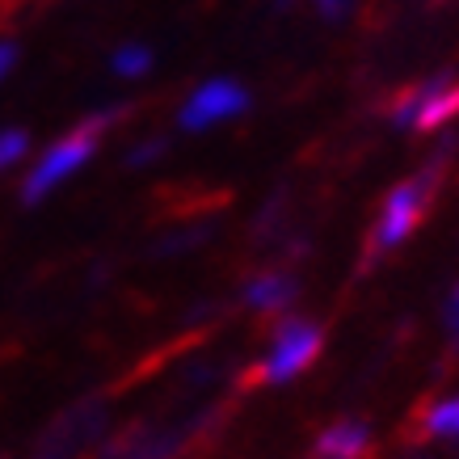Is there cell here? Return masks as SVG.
<instances>
[{
	"instance_id": "1",
	"label": "cell",
	"mask_w": 459,
	"mask_h": 459,
	"mask_svg": "<svg viewBox=\"0 0 459 459\" xmlns=\"http://www.w3.org/2000/svg\"><path fill=\"white\" fill-rule=\"evenodd\" d=\"M118 114L123 110L93 114V118H84V123L72 126L68 135L51 140L39 156H30L26 173H22V203H26V207H39V203H47V198L56 195L59 186H68L76 173H84L89 160L98 156L106 126L118 123Z\"/></svg>"
},
{
	"instance_id": "2",
	"label": "cell",
	"mask_w": 459,
	"mask_h": 459,
	"mask_svg": "<svg viewBox=\"0 0 459 459\" xmlns=\"http://www.w3.org/2000/svg\"><path fill=\"white\" fill-rule=\"evenodd\" d=\"M249 89L232 76H211L203 81L198 89H190V98L178 106V126L181 131H211V126L228 123V118H240V114L249 110Z\"/></svg>"
},
{
	"instance_id": "3",
	"label": "cell",
	"mask_w": 459,
	"mask_h": 459,
	"mask_svg": "<svg viewBox=\"0 0 459 459\" xmlns=\"http://www.w3.org/2000/svg\"><path fill=\"white\" fill-rule=\"evenodd\" d=\"M320 354V329L312 320H282L274 329V342H270V354L257 367V376L265 384H287L299 371L312 367V359Z\"/></svg>"
},
{
	"instance_id": "4",
	"label": "cell",
	"mask_w": 459,
	"mask_h": 459,
	"mask_svg": "<svg viewBox=\"0 0 459 459\" xmlns=\"http://www.w3.org/2000/svg\"><path fill=\"white\" fill-rule=\"evenodd\" d=\"M426 203H430V173L401 181V186L388 195L384 211H379L371 245H376V249H396V245H404L409 232H413L421 223V215H426Z\"/></svg>"
},
{
	"instance_id": "5",
	"label": "cell",
	"mask_w": 459,
	"mask_h": 459,
	"mask_svg": "<svg viewBox=\"0 0 459 459\" xmlns=\"http://www.w3.org/2000/svg\"><path fill=\"white\" fill-rule=\"evenodd\" d=\"M409 93H413V131L446 126L459 114V84L451 76H434V81L418 84Z\"/></svg>"
},
{
	"instance_id": "6",
	"label": "cell",
	"mask_w": 459,
	"mask_h": 459,
	"mask_svg": "<svg viewBox=\"0 0 459 459\" xmlns=\"http://www.w3.org/2000/svg\"><path fill=\"white\" fill-rule=\"evenodd\" d=\"M367 446H371L367 426H359V421H342V426H333V430L320 434L316 455L320 459H362L367 455Z\"/></svg>"
},
{
	"instance_id": "7",
	"label": "cell",
	"mask_w": 459,
	"mask_h": 459,
	"mask_svg": "<svg viewBox=\"0 0 459 459\" xmlns=\"http://www.w3.org/2000/svg\"><path fill=\"white\" fill-rule=\"evenodd\" d=\"M295 299V282L287 274H257L245 282V304L253 312H279Z\"/></svg>"
},
{
	"instance_id": "8",
	"label": "cell",
	"mask_w": 459,
	"mask_h": 459,
	"mask_svg": "<svg viewBox=\"0 0 459 459\" xmlns=\"http://www.w3.org/2000/svg\"><path fill=\"white\" fill-rule=\"evenodd\" d=\"M30 156H34V143H30L26 126H0V178L13 169H26Z\"/></svg>"
},
{
	"instance_id": "9",
	"label": "cell",
	"mask_w": 459,
	"mask_h": 459,
	"mask_svg": "<svg viewBox=\"0 0 459 459\" xmlns=\"http://www.w3.org/2000/svg\"><path fill=\"white\" fill-rule=\"evenodd\" d=\"M110 72L118 81H140V76L152 72V51H148L143 42H123V47H114Z\"/></svg>"
},
{
	"instance_id": "10",
	"label": "cell",
	"mask_w": 459,
	"mask_h": 459,
	"mask_svg": "<svg viewBox=\"0 0 459 459\" xmlns=\"http://www.w3.org/2000/svg\"><path fill=\"white\" fill-rule=\"evenodd\" d=\"M421 426H426V434H438V438H455V434H459V396L430 404V413L421 418Z\"/></svg>"
},
{
	"instance_id": "11",
	"label": "cell",
	"mask_w": 459,
	"mask_h": 459,
	"mask_svg": "<svg viewBox=\"0 0 459 459\" xmlns=\"http://www.w3.org/2000/svg\"><path fill=\"white\" fill-rule=\"evenodd\" d=\"M17 64H22V47H17V39H4V34H0V84L13 76Z\"/></svg>"
},
{
	"instance_id": "12",
	"label": "cell",
	"mask_w": 459,
	"mask_h": 459,
	"mask_svg": "<svg viewBox=\"0 0 459 459\" xmlns=\"http://www.w3.org/2000/svg\"><path fill=\"white\" fill-rule=\"evenodd\" d=\"M165 152V140H148V143H135L131 152H126V165L131 169H140V165H152L156 156Z\"/></svg>"
},
{
	"instance_id": "13",
	"label": "cell",
	"mask_w": 459,
	"mask_h": 459,
	"mask_svg": "<svg viewBox=\"0 0 459 459\" xmlns=\"http://www.w3.org/2000/svg\"><path fill=\"white\" fill-rule=\"evenodd\" d=\"M350 4H354V0H316V9H320L325 17H329V22L346 17V13H350Z\"/></svg>"
},
{
	"instance_id": "14",
	"label": "cell",
	"mask_w": 459,
	"mask_h": 459,
	"mask_svg": "<svg viewBox=\"0 0 459 459\" xmlns=\"http://www.w3.org/2000/svg\"><path fill=\"white\" fill-rule=\"evenodd\" d=\"M446 329L459 342V282H455V291H451V299H446Z\"/></svg>"
}]
</instances>
